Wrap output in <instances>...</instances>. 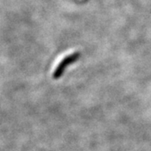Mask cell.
<instances>
[{
	"instance_id": "obj_1",
	"label": "cell",
	"mask_w": 151,
	"mask_h": 151,
	"mask_svg": "<svg viewBox=\"0 0 151 151\" xmlns=\"http://www.w3.org/2000/svg\"><path fill=\"white\" fill-rule=\"evenodd\" d=\"M79 56H80V53L79 52H74L72 54H70L65 56L58 63V65L55 66V68L54 69V71H53V74H52L53 77L54 78H59V76L61 75V73L63 72V70H64L65 67L69 64L76 60L79 58Z\"/></svg>"
}]
</instances>
